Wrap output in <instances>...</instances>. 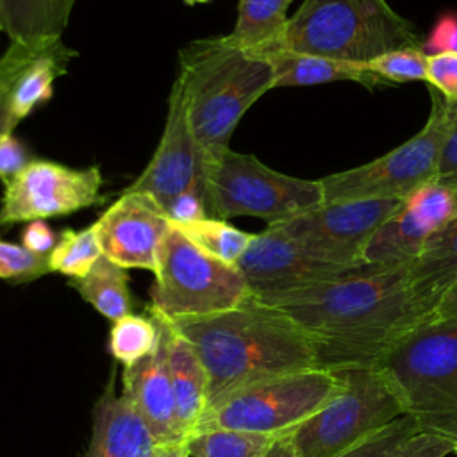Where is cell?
Returning <instances> with one entry per match:
<instances>
[{
  "instance_id": "35",
  "label": "cell",
  "mask_w": 457,
  "mask_h": 457,
  "mask_svg": "<svg viewBox=\"0 0 457 457\" xmlns=\"http://www.w3.org/2000/svg\"><path fill=\"white\" fill-rule=\"evenodd\" d=\"M427 84L446 102H457V54L427 55Z\"/></svg>"
},
{
  "instance_id": "17",
  "label": "cell",
  "mask_w": 457,
  "mask_h": 457,
  "mask_svg": "<svg viewBox=\"0 0 457 457\" xmlns=\"http://www.w3.org/2000/svg\"><path fill=\"white\" fill-rule=\"evenodd\" d=\"M155 318L159 320L161 327L159 343L146 357L123 368L121 393L141 414L159 445H177L182 443V436L177 421L175 398L168 370L166 336L161 318L157 314Z\"/></svg>"
},
{
  "instance_id": "41",
  "label": "cell",
  "mask_w": 457,
  "mask_h": 457,
  "mask_svg": "<svg viewBox=\"0 0 457 457\" xmlns=\"http://www.w3.org/2000/svg\"><path fill=\"white\" fill-rule=\"evenodd\" d=\"M430 318H457V280L441 296Z\"/></svg>"
},
{
  "instance_id": "39",
  "label": "cell",
  "mask_w": 457,
  "mask_h": 457,
  "mask_svg": "<svg viewBox=\"0 0 457 457\" xmlns=\"http://www.w3.org/2000/svg\"><path fill=\"white\" fill-rule=\"evenodd\" d=\"M30 161L27 148L12 134L0 137V180L4 184L11 182Z\"/></svg>"
},
{
  "instance_id": "37",
  "label": "cell",
  "mask_w": 457,
  "mask_h": 457,
  "mask_svg": "<svg viewBox=\"0 0 457 457\" xmlns=\"http://www.w3.org/2000/svg\"><path fill=\"white\" fill-rule=\"evenodd\" d=\"M453 441L430 432H418L391 457H446L453 453Z\"/></svg>"
},
{
  "instance_id": "10",
  "label": "cell",
  "mask_w": 457,
  "mask_h": 457,
  "mask_svg": "<svg viewBox=\"0 0 457 457\" xmlns=\"http://www.w3.org/2000/svg\"><path fill=\"white\" fill-rule=\"evenodd\" d=\"M430 112L425 125L387 154L320 179L323 204L393 198L403 200L420 186L437 179L446 136V100L430 87Z\"/></svg>"
},
{
  "instance_id": "25",
  "label": "cell",
  "mask_w": 457,
  "mask_h": 457,
  "mask_svg": "<svg viewBox=\"0 0 457 457\" xmlns=\"http://www.w3.org/2000/svg\"><path fill=\"white\" fill-rule=\"evenodd\" d=\"M70 286H73L89 305L111 321L130 314L132 298L129 275L125 268L105 255H102L84 277L71 278Z\"/></svg>"
},
{
  "instance_id": "1",
  "label": "cell",
  "mask_w": 457,
  "mask_h": 457,
  "mask_svg": "<svg viewBox=\"0 0 457 457\" xmlns=\"http://www.w3.org/2000/svg\"><path fill=\"white\" fill-rule=\"evenodd\" d=\"M312 339L318 368L377 366L391 345L427 320L409 282V264L373 266L261 300Z\"/></svg>"
},
{
  "instance_id": "7",
  "label": "cell",
  "mask_w": 457,
  "mask_h": 457,
  "mask_svg": "<svg viewBox=\"0 0 457 457\" xmlns=\"http://www.w3.org/2000/svg\"><path fill=\"white\" fill-rule=\"evenodd\" d=\"M341 386L339 373L323 368L271 375L218 398L205 409L195 432L230 428L282 436L323 407Z\"/></svg>"
},
{
  "instance_id": "11",
  "label": "cell",
  "mask_w": 457,
  "mask_h": 457,
  "mask_svg": "<svg viewBox=\"0 0 457 457\" xmlns=\"http://www.w3.org/2000/svg\"><path fill=\"white\" fill-rule=\"evenodd\" d=\"M402 200L371 198L332 202L300 212L278 225L309 255L343 268L362 266V252L375 230Z\"/></svg>"
},
{
  "instance_id": "43",
  "label": "cell",
  "mask_w": 457,
  "mask_h": 457,
  "mask_svg": "<svg viewBox=\"0 0 457 457\" xmlns=\"http://www.w3.org/2000/svg\"><path fill=\"white\" fill-rule=\"evenodd\" d=\"M184 443V441H182ZM182 443H177V445H161L157 453L154 457H179V452H180V446Z\"/></svg>"
},
{
  "instance_id": "32",
  "label": "cell",
  "mask_w": 457,
  "mask_h": 457,
  "mask_svg": "<svg viewBox=\"0 0 457 457\" xmlns=\"http://www.w3.org/2000/svg\"><path fill=\"white\" fill-rule=\"evenodd\" d=\"M418 432L421 430L414 421V418L403 414L395 421H391L389 425H386L384 428L368 436L361 443L332 457H391L400 446H403Z\"/></svg>"
},
{
  "instance_id": "13",
  "label": "cell",
  "mask_w": 457,
  "mask_h": 457,
  "mask_svg": "<svg viewBox=\"0 0 457 457\" xmlns=\"http://www.w3.org/2000/svg\"><path fill=\"white\" fill-rule=\"evenodd\" d=\"M457 220V182L434 179L407 198L375 230L362 252L373 266L411 264L427 243Z\"/></svg>"
},
{
  "instance_id": "4",
  "label": "cell",
  "mask_w": 457,
  "mask_h": 457,
  "mask_svg": "<svg viewBox=\"0 0 457 457\" xmlns=\"http://www.w3.org/2000/svg\"><path fill=\"white\" fill-rule=\"evenodd\" d=\"M377 368L421 432L457 443V318L420 321L391 345Z\"/></svg>"
},
{
  "instance_id": "42",
  "label": "cell",
  "mask_w": 457,
  "mask_h": 457,
  "mask_svg": "<svg viewBox=\"0 0 457 457\" xmlns=\"http://www.w3.org/2000/svg\"><path fill=\"white\" fill-rule=\"evenodd\" d=\"M262 457H296V452H295L287 434H284L273 441V445Z\"/></svg>"
},
{
  "instance_id": "15",
  "label": "cell",
  "mask_w": 457,
  "mask_h": 457,
  "mask_svg": "<svg viewBox=\"0 0 457 457\" xmlns=\"http://www.w3.org/2000/svg\"><path fill=\"white\" fill-rule=\"evenodd\" d=\"M202 164L204 155L187 120L184 89L175 79L161 141L143 173L123 191L150 195L164 209L171 198L202 179Z\"/></svg>"
},
{
  "instance_id": "8",
  "label": "cell",
  "mask_w": 457,
  "mask_h": 457,
  "mask_svg": "<svg viewBox=\"0 0 457 457\" xmlns=\"http://www.w3.org/2000/svg\"><path fill=\"white\" fill-rule=\"evenodd\" d=\"M154 275L148 307L168 320L218 314L252 295L236 264L212 257L173 223L161 243Z\"/></svg>"
},
{
  "instance_id": "12",
  "label": "cell",
  "mask_w": 457,
  "mask_h": 457,
  "mask_svg": "<svg viewBox=\"0 0 457 457\" xmlns=\"http://www.w3.org/2000/svg\"><path fill=\"white\" fill-rule=\"evenodd\" d=\"M102 173L98 166L70 168L54 161L32 159L5 184L0 204V225L64 216L93 204L100 196Z\"/></svg>"
},
{
  "instance_id": "22",
  "label": "cell",
  "mask_w": 457,
  "mask_h": 457,
  "mask_svg": "<svg viewBox=\"0 0 457 457\" xmlns=\"http://www.w3.org/2000/svg\"><path fill=\"white\" fill-rule=\"evenodd\" d=\"M75 55L62 39H54L46 48L30 61L18 77L9 102V129L27 118L37 105L48 102L54 93V82L66 73L70 59Z\"/></svg>"
},
{
  "instance_id": "18",
  "label": "cell",
  "mask_w": 457,
  "mask_h": 457,
  "mask_svg": "<svg viewBox=\"0 0 457 457\" xmlns=\"http://www.w3.org/2000/svg\"><path fill=\"white\" fill-rule=\"evenodd\" d=\"M159 443L148 425L112 380L93 409L91 439L84 457H154Z\"/></svg>"
},
{
  "instance_id": "9",
  "label": "cell",
  "mask_w": 457,
  "mask_h": 457,
  "mask_svg": "<svg viewBox=\"0 0 457 457\" xmlns=\"http://www.w3.org/2000/svg\"><path fill=\"white\" fill-rule=\"evenodd\" d=\"M336 371L343 380L341 389L287 432L296 457H332L405 414L377 366Z\"/></svg>"
},
{
  "instance_id": "40",
  "label": "cell",
  "mask_w": 457,
  "mask_h": 457,
  "mask_svg": "<svg viewBox=\"0 0 457 457\" xmlns=\"http://www.w3.org/2000/svg\"><path fill=\"white\" fill-rule=\"evenodd\" d=\"M57 236L55 232L43 221V220H36V221H29V225L25 227L23 234H21V245L36 253H45L48 255L52 252V248L57 243Z\"/></svg>"
},
{
  "instance_id": "46",
  "label": "cell",
  "mask_w": 457,
  "mask_h": 457,
  "mask_svg": "<svg viewBox=\"0 0 457 457\" xmlns=\"http://www.w3.org/2000/svg\"><path fill=\"white\" fill-rule=\"evenodd\" d=\"M453 453H457V443H455V450H453Z\"/></svg>"
},
{
  "instance_id": "34",
  "label": "cell",
  "mask_w": 457,
  "mask_h": 457,
  "mask_svg": "<svg viewBox=\"0 0 457 457\" xmlns=\"http://www.w3.org/2000/svg\"><path fill=\"white\" fill-rule=\"evenodd\" d=\"M166 216L173 225H184L196 220L207 218L205 211V189L204 180L200 179L182 193H179L175 198H171L164 207Z\"/></svg>"
},
{
  "instance_id": "45",
  "label": "cell",
  "mask_w": 457,
  "mask_h": 457,
  "mask_svg": "<svg viewBox=\"0 0 457 457\" xmlns=\"http://www.w3.org/2000/svg\"><path fill=\"white\" fill-rule=\"evenodd\" d=\"M186 4H189V5H193V4H202V2H209V0H184Z\"/></svg>"
},
{
  "instance_id": "2",
  "label": "cell",
  "mask_w": 457,
  "mask_h": 457,
  "mask_svg": "<svg viewBox=\"0 0 457 457\" xmlns=\"http://www.w3.org/2000/svg\"><path fill=\"white\" fill-rule=\"evenodd\" d=\"M170 321L204 364L207 407L245 384L318 368L309 334L286 312L253 295L218 314Z\"/></svg>"
},
{
  "instance_id": "19",
  "label": "cell",
  "mask_w": 457,
  "mask_h": 457,
  "mask_svg": "<svg viewBox=\"0 0 457 457\" xmlns=\"http://www.w3.org/2000/svg\"><path fill=\"white\" fill-rule=\"evenodd\" d=\"M155 314L161 318L166 336L168 370L175 398L177 421L182 441H186L195 432L207 409V375L193 345L175 330L168 318L161 316L159 312Z\"/></svg>"
},
{
  "instance_id": "28",
  "label": "cell",
  "mask_w": 457,
  "mask_h": 457,
  "mask_svg": "<svg viewBox=\"0 0 457 457\" xmlns=\"http://www.w3.org/2000/svg\"><path fill=\"white\" fill-rule=\"evenodd\" d=\"M177 227L195 245H198L202 250L227 264H236L239 261L253 236L228 225L223 220L214 218H204Z\"/></svg>"
},
{
  "instance_id": "27",
  "label": "cell",
  "mask_w": 457,
  "mask_h": 457,
  "mask_svg": "<svg viewBox=\"0 0 457 457\" xmlns=\"http://www.w3.org/2000/svg\"><path fill=\"white\" fill-rule=\"evenodd\" d=\"M159 337V320L150 309H146V314L130 312L112 321L109 334V352L125 368L146 357L157 346Z\"/></svg>"
},
{
  "instance_id": "24",
  "label": "cell",
  "mask_w": 457,
  "mask_h": 457,
  "mask_svg": "<svg viewBox=\"0 0 457 457\" xmlns=\"http://www.w3.org/2000/svg\"><path fill=\"white\" fill-rule=\"evenodd\" d=\"M291 4L293 0H237V20L228 36L261 54L278 48Z\"/></svg>"
},
{
  "instance_id": "30",
  "label": "cell",
  "mask_w": 457,
  "mask_h": 457,
  "mask_svg": "<svg viewBox=\"0 0 457 457\" xmlns=\"http://www.w3.org/2000/svg\"><path fill=\"white\" fill-rule=\"evenodd\" d=\"M364 68L382 84L427 82V54L421 46H409L386 52L371 59Z\"/></svg>"
},
{
  "instance_id": "26",
  "label": "cell",
  "mask_w": 457,
  "mask_h": 457,
  "mask_svg": "<svg viewBox=\"0 0 457 457\" xmlns=\"http://www.w3.org/2000/svg\"><path fill=\"white\" fill-rule=\"evenodd\" d=\"M277 437L280 436L211 428L195 432L184 441V446L189 457H262Z\"/></svg>"
},
{
  "instance_id": "5",
  "label": "cell",
  "mask_w": 457,
  "mask_h": 457,
  "mask_svg": "<svg viewBox=\"0 0 457 457\" xmlns=\"http://www.w3.org/2000/svg\"><path fill=\"white\" fill-rule=\"evenodd\" d=\"M280 46L364 66L386 52L421 46V37L387 0H303Z\"/></svg>"
},
{
  "instance_id": "20",
  "label": "cell",
  "mask_w": 457,
  "mask_h": 457,
  "mask_svg": "<svg viewBox=\"0 0 457 457\" xmlns=\"http://www.w3.org/2000/svg\"><path fill=\"white\" fill-rule=\"evenodd\" d=\"M264 55L271 62L275 87L316 86V84L339 82V80L357 82L368 87L370 91H375L377 87L386 86L364 66L341 62V61H334L321 55L295 52L282 46L273 48Z\"/></svg>"
},
{
  "instance_id": "31",
  "label": "cell",
  "mask_w": 457,
  "mask_h": 457,
  "mask_svg": "<svg viewBox=\"0 0 457 457\" xmlns=\"http://www.w3.org/2000/svg\"><path fill=\"white\" fill-rule=\"evenodd\" d=\"M50 41L54 39L37 43L11 41L9 48L0 57V137L4 134H12V130L9 129V102L18 77L21 75L25 66L46 48Z\"/></svg>"
},
{
  "instance_id": "23",
  "label": "cell",
  "mask_w": 457,
  "mask_h": 457,
  "mask_svg": "<svg viewBox=\"0 0 457 457\" xmlns=\"http://www.w3.org/2000/svg\"><path fill=\"white\" fill-rule=\"evenodd\" d=\"M73 4L75 0H0V32L18 43L61 37Z\"/></svg>"
},
{
  "instance_id": "33",
  "label": "cell",
  "mask_w": 457,
  "mask_h": 457,
  "mask_svg": "<svg viewBox=\"0 0 457 457\" xmlns=\"http://www.w3.org/2000/svg\"><path fill=\"white\" fill-rule=\"evenodd\" d=\"M50 271L48 255L27 250L0 239V278L12 282H29Z\"/></svg>"
},
{
  "instance_id": "44",
  "label": "cell",
  "mask_w": 457,
  "mask_h": 457,
  "mask_svg": "<svg viewBox=\"0 0 457 457\" xmlns=\"http://www.w3.org/2000/svg\"><path fill=\"white\" fill-rule=\"evenodd\" d=\"M179 457H189V453H187V450H186V446H184V443H182V446H180V452H179Z\"/></svg>"
},
{
  "instance_id": "6",
  "label": "cell",
  "mask_w": 457,
  "mask_h": 457,
  "mask_svg": "<svg viewBox=\"0 0 457 457\" xmlns=\"http://www.w3.org/2000/svg\"><path fill=\"white\" fill-rule=\"evenodd\" d=\"M202 180L207 218L223 221L255 216L275 225L323 204L320 179L309 180L275 171L255 155L230 148L204 155Z\"/></svg>"
},
{
  "instance_id": "21",
  "label": "cell",
  "mask_w": 457,
  "mask_h": 457,
  "mask_svg": "<svg viewBox=\"0 0 457 457\" xmlns=\"http://www.w3.org/2000/svg\"><path fill=\"white\" fill-rule=\"evenodd\" d=\"M457 280V220L434 236L409 264V282L425 318Z\"/></svg>"
},
{
  "instance_id": "14",
  "label": "cell",
  "mask_w": 457,
  "mask_h": 457,
  "mask_svg": "<svg viewBox=\"0 0 457 457\" xmlns=\"http://www.w3.org/2000/svg\"><path fill=\"white\" fill-rule=\"evenodd\" d=\"M236 268L243 275L250 293L264 300L312 284L341 278L361 266L343 268L321 262L309 255L278 225H268L262 232L252 236Z\"/></svg>"
},
{
  "instance_id": "29",
  "label": "cell",
  "mask_w": 457,
  "mask_h": 457,
  "mask_svg": "<svg viewBox=\"0 0 457 457\" xmlns=\"http://www.w3.org/2000/svg\"><path fill=\"white\" fill-rule=\"evenodd\" d=\"M100 257L102 248L95 225H91L82 230L68 228L61 232L55 246L48 253V264L50 271H57L71 278H80Z\"/></svg>"
},
{
  "instance_id": "36",
  "label": "cell",
  "mask_w": 457,
  "mask_h": 457,
  "mask_svg": "<svg viewBox=\"0 0 457 457\" xmlns=\"http://www.w3.org/2000/svg\"><path fill=\"white\" fill-rule=\"evenodd\" d=\"M421 50L427 55L452 52L457 54V12H441L432 25L425 41H421Z\"/></svg>"
},
{
  "instance_id": "38",
  "label": "cell",
  "mask_w": 457,
  "mask_h": 457,
  "mask_svg": "<svg viewBox=\"0 0 457 457\" xmlns=\"http://www.w3.org/2000/svg\"><path fill=\"white\" fill-rule=\"evenodd\" d=\"M446 136L443 143L437 179L457 182V102H446Z\"/></svg>"
},
{
  "instance_id": "16",
  "label": "cell",
  "mask_w": 457,
  "mask_h": 457,
  "mask_svg": "<svg viewBox=\"0 0 457 457\" xmlns=\"http://www.w3.org/2000/svg\"><path fill=\"white\" fill-rule=\"evenodd\" d=\"M170 227L164 209L150 195L127 191H121L95 223L102 255L125 270L150 271H155L157 253Z\"/></svg>"
},
{
  "instance_id": "3",
  "label": "cell",
  "mask_w": 457,
  "mask_h": 457,
  "mask_svg": "<svg viewBox=\"0 0 457 457\" xmlns=\"http://www.w3.org/2000/svg\"><path fill=\"white\" fill-rule=\"evenodd\" d=\"M187 120L202 155L220 154L245 112L275 89L270 59L228 34L191 41L179 55Z\"/></svg>"
}]
</instances>
